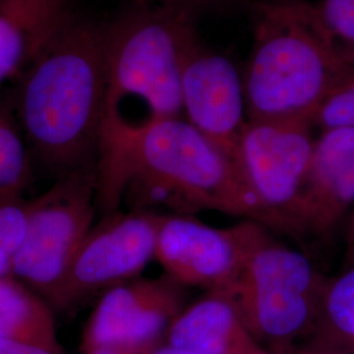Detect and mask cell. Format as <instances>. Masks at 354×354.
Returning <instances> with one entry per match:
<instances>
[{
	"mask_svg": "<svg viewBox=\"0 0 354 354\" xmlns=\"http://www.w3.org/2000/svg\"><path fill=\"white\" fill-rule=\"evenodd\" d=\"M96 177L97 203L108 214L127 194L136 210L159 205L181 215L213 210L286 231L241 168L181 117L102 136Z\"/></svg>",
	"mask_w": 354,
	"mask_h": 354,
	"instance_id": "cell-1",
	"label": "cell"
},
{
	"mask_svg": "<svg viewBox=\"0 0 354 354\" xmlns=\"http://www.w3.org/2000/svg\"><path fill=\"white\" fill-rule=\"evenodd\" d=\"M106 26L74 16L19 76L13 112L57 176L96 169L105 111Z\"/></svg>",
	"mask_w": 354,
	"mask_h": 354,
	"instance_id": "cell-2",
	"label": "cell"
},
{
	"mask_svg": "<svg viewBox=\"0 0 354 354\" xmlns=\"http://www.w3.org/2000/svg\"><path fill=\"white\" fill-rule=\"evenodd\" d=\"M344 49L320 24L311 1H260L243 84L248 121L313 118L340 74Z\"/></svg>",
	"mask_w": 354,
	"mask_h": 354,
	"instance_id": "cell-3",
	"label": "cell"
},
{
	"mask_svg": "<svg viewBox=\"0 0 354 354\" xmlns=\"http://www.w3.org/2000/svg\"><path fill=\"white\" fill-rule=\"evenodd\" d=\"M192 26L193 16L156 6H136L106 26L102 137L181 117V59Z\"/></svg>",
	"mask_w": 354,
	"mask_h": 354,
	"instance_id": "cell-4",
	"label": "cell"
},
{
	"mask_svg": "<svg viewBox=\"0 0 354 354\" xmlns=\"http://www.w3.org/2000/svg\"><path fill=\"white\" fill-rule=\"evenodd\" d=\"M327 283L307 256L273 241L266 230L227 297L256 342L273 353L292 354L295 342L314 332Z\"/></svg>",
	"mask_w": 354,
	"mask_h": 354,
	"instance_id": "cell-5",
	"label": "cell"
},
{
	"mask_svg": "<svg viewBox=\"0 0 354 354\" xmlns=\"http://www.w3.org/2000/svg\"><path fill=\"white\" fill-rule=\"evenodd\" d=\"M97 203L96 169L59 176L28 203L26 235L12 260V276L55 301L70 266L93 227Z\"/></svg>",
	"mask_w": 354,
	"mask_h": 354,
	"instance_id": "cell-6",
	"label": "cell"
},
{
	"mask_svg": "<svg viewBox=\"0 0 354 354\" xmlns=\"http://www.w3.org/2000/svg\"><path fill=\"white\" fill-rule=\"evenodd\" d=\"M160 214L133 210L111 213L89 231L51 304L55 313H73L99 292L138 279L155 259Z\"/></svg>",
	"mask_w": 354,
	"mask_h": 354,
	"instance_id": "cell-7",
	"label": "cell"
},
{
	"mask_svg": "<svg viewBox=\"0 0 354 354\" xmlns=\"http://www.w3.org/2000/svg\"><path fill=\"white\" fill-rule=\"evenodd\" d=\"M266 226L244 221L215 228L189 215L160 214L155 260L183 286H198L227 295L244 261Z\"/></svg>",
	"mask_w": 354,
	"mask_h": 354,
	"instance_id": "cell-8",
	"label": "cell"
},
{
	"mask_svg": "<svg viewBox=\"0 0 354 354\" xmlns=\"http://www.w3.org/2000/svg\"><path fill=\"white\" fill-rule=\"evenodd\" d=\"M315 140L311 127L298 122L248 121L238 147L243 176L286 231H295L294 213L304 187Z\"/></svg>",
	"mask_w": 354,
	"mask_h": 354,
	"instance_id": "cell-9",
	"label": "cell"
},
{
	"mask_svg": "<svg viewBox=\"0 0 354 354\" xmlns=\"http://www.w3.org/2000/svg\"><path fill=\"white\" fill-rule=\"evenodd\" d=\"M185 295V286L167 274L138 277L102 292L83 332V353L106 346L145 352L184 310Z\"/></svg>",
	"mask_w": 354,
	"mask_h": 354,
	"instance_id": "cell-10",
	"label": "cell"
},
{
	"mask_svg": "<svg viewBox=\"0 0 354 354\" xmlns=\"http://www.w3.org/2000/svg\"><path fill=\"white\" fill-rule=\"evenodd\" d=\"M181 93L190 124L238 165L239 140L248 122L243 75L228 58L203 46L194 26L183 48Z\"/></svg>",
	"mask_w": 354,
	"mask_h": 354,
	"instance_id": "cell-11",
	"label": "cell"
},
{
	"mask_svg": "<svg viewBox=\"0 0 354 354\" xmlns=\"http://www.w3.org/2000/svg\"><path fill=\"white\" fill-rule=\"evenodd\" d=\"M74 16L73 0H0V83L21 75Z\"/></svg>",
	"mask_w": 354,
	"mask_h": 354,
	"instance_id": "cell-12",
	"label": "cell"
},
{
	"mask_svg": "<svg viewBox=\"0 0 354 354\" xmlns=\"http://www.w3.org/2000/svg\"><path fill=\"white\" fill-rule=\"evenodd\" d=\"M165 342L194 354H252L263 349L225 294L184 307L165 330Z\"/></svg>",
	"mask_w": 354,
	"mask_h": 354,
	"instance_id": "cell-13",
	"label": "cell"
},
{
	"mask_svg": "<svg viewBox=\"0 0 354 354\" xmlns=\"http://www.w3.org/2000/svg\"><path fill=\"white\" fill-rule=\"evenodd\" d=\"M49 302L15 276L0 279V339L64 351Z\"/></svg>",
	"mask_w": 354,
	"mask_h": 354,
	"instance_id": "cell-14",
	"label": "cell"
},
{
	"mask_svg": "<svg viewBox=\"0 0 354 354\" xmlns=\"http://www.w3.org/2000/svg\"><path fill=\"white\" fill-rule=\"evenodd\" d=\"M310 342L342 354L354 348V266L328 281Z\"/></svg>",
	"mask_w": 354,
	"mask_h": 354,
	"instance_id": "cell-15",
	"label": "cell"
},
{
	"mask_svg": "<svg viewBox=\"0 0 354 354\" xmlns=\"http://www.w3.org/2000/svg\"><path fill=\"white\" fill-rule=\"evenodd\" d=\"M354 207V158L328 183L302 198L294 213L297 231L328 235Z\"/></svg>",
	"mask_w": 354,
	"mask_h": 354,
	"instance_id": "cell-16",
	"label": "cell"
},
{
	"mask_svg": "<svg viewBox=\"0 0 354 354\" xmlns=\"http://www.w3.org/2000/svg\"><path fill=\"white\" fill-rule=\"evenodd\" d=\"M353 158L354 127L323 130L320 138L314 143L313 156L299 201L324 187Z\"/></svg>",
	"mask_w": 354,
	"mask_h": 354,
	"instance_id": "cell-17",
	"label": "cell"
},
{
	"mask_svg": "<svg viewBox=\"0 0 354 354\" xmlns=\"http://www.w3.org/2000/svg\"><path fill=\"white\" fill-rule=\"evenodd\" d=\"M30 172L23 130L12 109L0 104V190L24 193Z\"/></svg>",
	"mask_w": 354,
	"mask_h": 354,
	"instance_id": "cell-18",
	"label": "cell"
},
{
	"mask_svg": "<svg viewBox=\"0 0 354 354\" xmlns=\"http://www.w3.org/2000/svg\"><path fill=\"white\" fill-rule=\"evenodd\" d=\"M342 49V71L313 118V127L322 131L354 127V49Z\"/></svg>",
	"mask_w": 354,
	"mask_h": 354,
	"instance_id": "cell-19",
	"label": "cell"
},
{
	"mask_svg": "<svg viewBox=\"0 0 354 354\" xmlns=\"http://www.w3.org/2000/svg\"><path fill=\"white\" fill-rule=\"evenodd\" d=\"M28 203L24 193L0 190V252L12 260L26 235Z\"/></svg>",
	"mask_w": 354,
	"mask_h": 354,
	"instance_id": "cell-20",
	"label": "cell"
},
{
	"mask_svg": "<svg viewBox=\"0 0 354 354\" xmlns=\"http://www.w3.org/2000/svg\"><path fill=\"white\" fill-rule=\"evenodd\" d=\"M320 24L342 48L354 49V0L311 1Z\"/></svg>",
	"mask_w": 354,
	"mask_h": 354,
	"instance_id": "cell-21",
	"label": "cell"
},
{
	"mask_svg": "<svg viewBox=\"0 0 354 354\" xmlns=\"http://www.w3.org/2000/svg\"><path fill=\"white\" fill-rule=\"evenodd\" d=\"M147 4L149 0H145ZM156 7H162L167 10H172L177 12L188 13L190 16H194V13L206 10L210 7H214L218 4H222L227 0H152Z\"/></svg>",
	"mask_w": 354,
	"mask_h": 354,
	"instance_id": "cell-22",
	"label": "cell"
},
{
	"mask_svg": "<svg viewBox=\"0 0 354 354\" xmlns=\"http://www.w3.org/2000/svg\"><path fill=\"white\" fill-rule=\"evenodd\" d=\"M0 354H64V351H55L48 346L29 344V342L1 340Z\"/></svg>",
	"mask_w": 354,
	"mask_h": 354,
	"instance_id": "cell-23",
	"label": "cell"
},
{
	"mask_svg": "<svg viewBox=\"0 0 354 354\" xmlns=\"http://www.w3.org/2000/svg\"><path fill=\"white\" fill-rule=\"evenodd\" d=\"M354 266V207L351 212L349 223L346 230V251L344 260V270Z\"/></svg>",
	"mask_w": 354,
	"mask_h": 354,
	"instance_id": "cell-24",
	"label": "cell"
},
{
	"mask_svg": "<svg viewBox=\"0 0 354 354\" xmlns=\"http://www.w3.org/2000/svg\"><path fill=\"white\" fill-rule=\"evenodd\" d=\"M140 354H194L192 352H188L185 349H181V348H176V346H172L169 344H155L152 345L151 348L146 349L145 352H142Z\"/></svg>",
	"mask_w": 354,
	"mask_h": 354,
	"instance_id": "cell-25",
	"label": "cell"
},
{
	"mask_svg": "<svg viewBox=\"0 0 354 354\" xmlns=\"http://www.w3.org/2000/svg\"><path fill=\"white\" fill-rule=\"evenodd\" d=\"M292 354H342L335 352L328 348H324L317 342H308L302 348H297Z\"/></svg>",
	"mask_w": 354,
	"mask_h": 354,
	"instance_id": "cell-26",
	"label": "cell"
},
{
	"mask_svg": "<svg viewBox=\"0 0 354 354\" xmlns=\"http://www.w3.org/2000/svg\"><path fill=\"white\" fill-rule=\"evenodd\" d=\"M136 349H129V348H114V346H106V348H97L93 351H89L87 353L83 354H140Z\"/></svg>",
	"mask_w": 354,
	"mask_h": 354,
	"instance_id": "cell-27",
	"label": "cell"
},
{
	"mask_svg": "<svg viewBox=\"0 0 354 354\" xmlns=\"http://www.w3.org/2000/svg\"><path fill=\"white\" fill-rule=\"evenodd\" d=\"M252 354H276L273 353V352H270V351H266V349H261V351H259V352H254V353Z\"/></svg>",
	"mask_w": 354,
	"mask_h": 354,
	"instance_id": "cell-28",
	"label": "cell"
},
{
	"mask_svg": "<svg viewBox=\"0 0 354 354\" xmlns=\"http://www.w3.org/2000/svg\"><path fill=\"white\" fill-rule=\"evenodd\" d=\"M352 354H354V348H353V351H352Z\"/></svg>",
	"mask_w": 354,
	"mask_h": 354,
	"instance_id": "cell-29",
	"label": "cell"
}]
</instances>
